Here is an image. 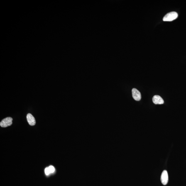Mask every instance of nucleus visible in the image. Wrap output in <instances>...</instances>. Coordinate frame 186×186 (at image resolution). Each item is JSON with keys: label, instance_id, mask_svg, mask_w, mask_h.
<instances>
[{"label": "nucleus", "instance_id": "obj_8", "mask_svg": "<svg viewBox=\"0 0 186 186\" xmlns=\"http://www.w3.org/2000/svg\"><path fill=\"white\" fill-rule=\"evenodd\" d=\"M45 175H50V169H49V167H47V168L45 169Z\"/></svg>", "mask_w": 186, "mask_h": 186}, {"label": "nucleus", "instance_id": "obj_7", "mask_svg": "<svg viewBox=\"0 0 186 186\" xmlns=\"http://www.w3.org/2000/svg\"><path fill=\"white\" fill-rule=\"evenodd\" d=\"M49 169H50V173H53L55 171V169L52 166H50L49 167Z\"/></svg>", "mask_w": 186, "mask_h": 186}, {"label": "nucleus", "instance_id": "obj_6", "mask_svg": "<svg viewBox=\"0 0 186 186\" xmlns=\"http://www.w3.org/2000/svg\"><path fill=\"white\" fill-rule=\"evenodd\" d=\"M27 120L30 126H33L35 124V118L30 114H28L27 116Z\"/></svg>", "mask_w": 186, "mask_h": 186}, {"label": "nucleus", "instance_id": "obj_2", "mask_svg": "<svg viewBox=\"0 0 186 186\" xmlns=\"http://www.w3.org/2000/svg\"><path fill=\"white\" fill-rule=\"evenodd\" d=\"M13 119L11 117H7L2 120L0 123V126L2 127L5 128L11 126L12 124Z\"/></svg>", "mask_w": 186, "mask_h": 186}, {"label": "nucleus", "instance_id": "obj_4", "mask_svg": "<svg viewBox=\"0 0 186 186\" xmlns=\"http://www.w3.org/2000/svg\"><path fill=\"white\" fill-rule=\"evenodd\" d=\"M132 97L135 100L139 101L141 100V93L137 89L133 88L132 90Z\"/></svg>", "mask_w": 186, "mask_h": 186}, {"label": "nucleus", "instance_id": "obj_3", "mask_svg": "<svg viewBox=\"0 0 186 186\" xmlns=\"http://www.w3.org/2000/svg\"><path fill=\"white\" fill-rule=\"evenodd\" d=\"M161 181L162 183L164 185L167 184L169 181V177L168 173L167 170H164L162 172L161 177Z\"/></svg>", "mask_w": 186, "mask_h": 186}, {"label": "nucleus", "instance_id": "obj_1", "mask_svg": "<svg viewBox=\"0 0 186 186\" xmlns=\"http://www.w3.org/2000/svg\"><path fill=\"white\" fill-rule=\"evenodd\" d=\"M178 16V14L176 12H171L165 15L163 18V21H172L176 19Z\"/></svg>", "mask_w": 186, "mask_h": 186}, {"label": "nucleus", "instance_id": "obj_5", "mask_svg": "<svg viewBox=\"0 0 186 186\" xmlns=\"http://www.w3.org/2000/svg\"><path fill=\"white\" fill-rule=\"evenodd\" d=\"M153 102L155 104H164V101L163 99L158 95L153 96Z\"/></svg>", "mask_w": 186, "mask_h": 186}]
</instances>
